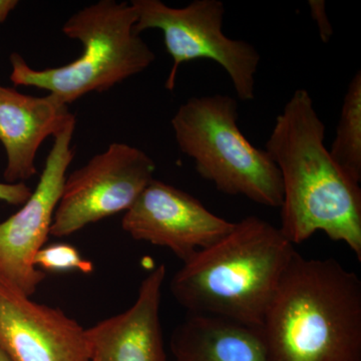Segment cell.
Wrapping results in <instances>:
<instances>
[{
    "label": "cell",
    "mask_w": 361,
    "mask_h": 361,
    "mask_svg": "<svg viewBox=\"0 0 361 361\" xmlns=\"http://www.w3.org/2000/svg\"><path fill=\"white\" fill-rule=\"evenodd\" d=\"M324 139L310 92L295 90L266 142L283 187L280 230L294 246L324 233L361 261L360 184L337 167Z\"/></svg>",
    "instance_id": "obj_1"
},
{
    "label": "cell",
    "mask_w": 361,
    "mask_h": 361,
    "mask_svg": "<svg viewBox=\"0 0 361 361\" xmlns=\"http://www.w3.org/2000/svg\"><path fill=\"white\" fill-rule=\"evenodd\" d=\"M267 361H361V281L296 252L261 326Z\"/></svg>",
    "instance_id": "obj_2"
},
{
    "label": "cell",
    "mask_w": 361,
    "mask_h": 361,
    "mask_svg": "<svg viewBox=\"0 0 361 361\" xmlns=\"http://www.w3.org/2000/svg\"><path fill=\"white\" fill-rule=\"evenodd\" d=\"M296 252L280 228L248 216L184 261L170 290L189 314L261 329Z\"/></svg>",
    "instance_id": "obj_3"
},
{
    "label": "cell",
    "mask_w": 361,
    "mask_h": 361,
    "mask_svg": "<svg viewBox=\"0 0 361 361\" xmlns=\"http://www.w3.org/2000/svg\"><path fill=\"white\" fill-rule=\"evenodd\" d=\"M135 23L132 2L101 0L85 6L61 28L66 37L82 44L80 58L59 68L35 70L14 52L11 80L47 90L68 106L90 92H106L155 61L151 47L135 32Z\"/></svg>",
    "instance_id": "obj_4"
},
{
    "label": "cell",
    "mask_w": 361,
    "mask_h": 361,
    "mask_svg": "<svg viewBox=\"0 0 361 361\" xmlns=\"http://www.w3.org/2000/svg\"><path fill=\"white\" fill-rule=\"evenodd\" d=\"M238 118L236 99L213 94L187 99L171 125L180 151L218 191L280 208L283 187L279 170L265 149L246 139Z\"/></svg>",
    "instance_id": "obj_5"
},
{
    "label": "cell",
    "mask_w": 361,
    "mask_h": 361,
    "mask_svg": "<svg viewBox=\"0 0 361 361\" xmlns=\"http://www.w3.org/2000/svg\"><path fill=\"white\" fill-rule=\"evenodd\" d=\"M137 11L135 32L159 30L173 65L166 80L172 92L183 63L210 59L224 68L240 101L255 99L256 73L260 54L245 40L233 39L223 32L225 6L220 0H194L182 8L160 0H133Z\"/></svg>",
    "instance_id": "obj_6"
},
{
    "label": "cell",
    "mask_w": 361,
    "mask_h": 361,
    "mask_svg": "<svg viewBox=\"0 0 361 361\" xmlns=\"http://www.w3.org/2000/svg\"><path fill=\"white\" fill-rule=\"evenodd\" d=\"M156 164L141 149L113 142L66 178L51 236H70L85 226L127 212L154 180Z\"/></svg>",
    "instance_id": "obj_7"
},
{
    "label": "cell",
    "mask_w": 361,
    "mask_h": 361,
    "mask_svg": "<svg viewBox=\"0 0 361 361\" xmlns=\"http://www.w3.org/2000/svg\"><path fill=\"white\" fill-rule=\"evenodd\" d=\"M73 121L54 137L39 184L20 210L0 223V282L32 297L44 281L35 258L51 236L54 213L63 194L66 171L73 160Z\"/></svg>",
    "instance_id": "obj_8"
},
{
    "label": "cell",
    "mask_w": 361,
    "mask_h": 361,
    "mask_svg": "<svg viewBox=\"0 0 361 361\" xmlns=\"http://www.w3.org/2000/svg\"><path fill=\"white\" fill-rule=\"evenodd\" d=\"M233 226L192 195L155 179L122 220L123 231L133 239L168 248L183 262L223 238Z\"/></svg>",
    "instance_id": "obj_9"
},
{
    "label": "cell",
    "mask_w": 361,
    "mask_h": 361,
    "mask_svg": "<svg viewBox=\"0 0 361 361\" xmlns=\"http://www.w3.org/2000/svg\"><path fill=\"white\" fill-rule=\"evenodd\" d=\"M0 348L13 361H92L87 329L1 282Z\"/></svg>",
    "instance_id": "obj_10"
},
{
    "label": "cell",
    "mask_w": 361,
    "mask_h": 361,
    "mask_svg": "<svg viewBox=\"0 0 361 361\" xmlns=\"http://www.w3.org/2000/svg\"><path fill=\"white\" fill-rule=\"evenodd\" d=\"M166 273L165 265L157 266L129 310L87 329L92 361H167L160 320Z\"/></svg>",
    "instance_id": "obj_11"
},
{
    "label": "cell",
    "mask_w": 361,
    "mask_h": 361,
    "mask_svg": "<svg viewBox=\"0 0 361 361\" xmlns=\"http://www.w3.org/2000/svg\"><path fill=\"white\" fill-rule=\"evenodd\" d=\"M75 120L54 94L32 97L0 85V142L6 149V183H25L37 174V151Z\"/></svg>",
    "instance_id": "obj_12"
},
{
    "label": "cell",
    "mask_w": 361,
    "mask_h": 361,
    "mask_svg": "<svg viewBox=\"0 0 361 361\" xmlns=\"http://www.w3.org/2000/svg\"><path fill=\"white\" fill-rule=\"evenodd\" d=\"M175 361H267L260 329L189 314L171 338Z\"/></svg>",
    "instance_id": "obj_13"
},
{
    "label": "cell",
    "mask_w": 361,
    "mask_h": 361,
    "mask_svg": "<svg viewBox=\"0 0 361 361\" xmlns=\"http://www.w3.org/2000/svg\"><path fill=\"white\" fill-rule=\"evenodd\" d=\"M332 160L351 180L361 183V73L348 84L336 135L329 149Z\"/></svg>",
    "instance_id": "obj_14"
},
{
    "label": "cell",
    "mask_w": 361,
    "mask_h": 361,
    "mask_svg": "<svg viewBox=\"0 0 361 361\" xmlns=\"http://www.w3.org/2000/svg\"><path fill=\"white\" fill-rule=\"evenodd\" d=\"M35 265L42 272L80 271L89 274L94 270V265L90 261L82 257L75 247L66 243H54L42 247L35 255Z\"/></svg>",
    "instance_id": "obj_15"
},
{
    "label": "cell",
    "mask_w": 361,
    "mask_h": 361,
    "mask_svg": "<svg viewBox=\"0 0 361 361\" xmlns=\"http://www.w3.org/2000/svg\"><path fill=\"white\" fill-rule=\"evenodd\" d=\"M308 6L310 7L311 16L318 26L320 39L324 44H327L334 35V28L327 16L326 4L323 0H310Z\"/></svg>",
    "instance_id": "obj_16"
},
{
    "label": "cell",
    "mask_w": 361,
    "mask_h": 361,
    "mask_svg": "<svg viewBox=\"0 0 361 361\" xmlns=\"http://www.w3.org/2000/svg\"><path fill=\"white\" fill-rule=\"evenodd\" d=\"M32 189L25 183H0V201L9 205L21 206L32 195Z\"/></svg>",
    "instance_id": "obj_17"
},
{
    "label": "cell",
    "mask_w": 361,
    "mask_h": 361,
    "mask_svg": "<svg viewBox=\"0 0 361 361\" xmlns=\"http://www.w3.org/2000/svg\"><path fill=\"white\" fill-rule=\"evenodd\" d=\"M16 0H0V23L6 20L7 16L18 6Z\"/></svg>",
    "instance_id": "obj_18"
},
{
    "label": "cell",
    "mask_w": 361,
    "mask_h": 361,
    "mask_svg": "<svg viewBox=\"0 0 361 361\" xmlns=\"http://www.w3.org/2000/svg\"><path fill=\"white\" fill-rule=\"evenodd\" d=\"M0 361H13L11 360V357H9L8 355H7V353L6 351L4 350V349L0 348Z\"/></svg>",
    "instance_id": "obj_19"
}]
</instances>
